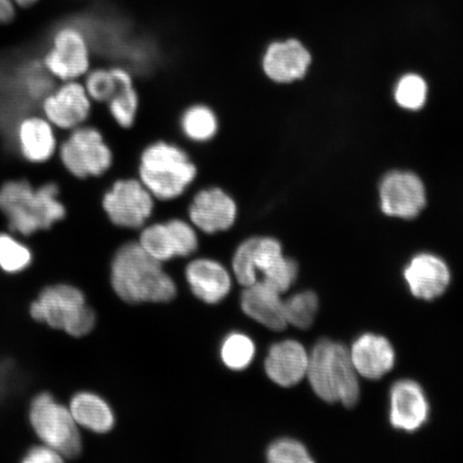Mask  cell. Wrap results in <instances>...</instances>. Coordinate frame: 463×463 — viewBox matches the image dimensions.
Segmentation results:
<instances>
[{"mask_svg": "<svg viewBox=\"0 0 463 463\" xmlns=\"http://www.w3.org/2000/svg\"><path fill=\"white\" fill-rule=\"evenodd\" d=\"M112 287L129 304L167 303L176 297L175 282L138 242L118 249L112 262Z\"/></svg>", "mask_w": 463, "mask_h": 463, "instance_id": "cell-1", "label": "cell"}, {"mask_svg": "<svg viewBox=\"0 0 463 463\" xmlns=\"http://www.w3.org/2000/svg\"><path fill=\"white\" fill-rule=\"evenodd\" d=\"M54 183L34 189L27 181H11L0 187V211L10 229L24 236L48 230L66 216V208L57 196Z\"/></svg>", "mask_w": 463, "mask_h": 463, "instance_id": "cell-2", "label": "cell"}, {"mask_svg": "<svg viewBox=\"0 0 463 463\" xmlns=\"http://www.w3.org/2000/svg\"><path fill=\"white\" fill-rule=\"evenodd\" d=\"M312 390L322 401L354 407L360 399V383L350 351L344 345L322 339L309 356L307 370Z\"/></svg>", "mask_w": 463, "mask_h": 463, "instance_id": "cell-3", "label": "cell"}, {"mask_svg": "<svg viewBox=\"0 0 463 463\" xmlns=\"http://www.w3.org/2000/svg\"><path fill=\"white\" fill-rule=\"evenodd\" d=\"M196 167L175 145L155 143L144 150L140 178L149 193L159 200H173L194 181Z\"/></svg>", "mask_w": 463, "mask_h": 463, "instance_id": "cell-4", "label": "cell"}, {"mask_svg": "<svg viewBox=\"0 0 463 463\" xmlns=\"http://www.w3.org/2000/svg\"><path fill=\"white\" fill-rule=\"evenodd\" d=\"M29 312L33 320L77 338L89 335L96 324L95 312L87 306L82 291L69 285L45 288Z\"/></svg>", "mask_w": 463, "mask_h": 463, "instance_id": "cell-5", "label": "cell"}, {"mask_svg": "<svg viewBox=\"0 0 463 463\" xmlns=\"http://www.w3.org/2000/svg\"><path fill=\"white\" fill-rule=\"evenodd\" d=\"M29 420L42 442L58 451L63 458H77L82 453L79 425L71 410L58 403L50 393H40L33 399Z\"/></svg>", "mask_w": 463, "mask_h": 463, "instance_id": "cell-6", "label": "cell"}, {"mask_svg": "<svg viewBox=\"0 0 463 463\" xmlns=\"http://www.w3.org/2000/svg\"><path fill=\"white\" fill-rule=\"evenodd\" d=\"M61 159L75 177L100 176L112 165V152L99 131L78 127L61 147Z\"/></svg>", "mask_w": 463, "mask_h": 463, "instance_id": "cell-7", "label": "cell"}, {"mask_svg": "<svg viewBox=\"0 0 463 463\" xmlns=\"http://www.w3.org/2000/svg\"><path fill=\"white\" fill-rule=\"evenodd\" d=\"M43 65L52 77L65 82L82 77L90 68L86 34L78 26L58 28Z\"/></svg>", "mask_w": 463, "mask_h": 463, "instance_id": "cell-8", "label": "cell"}, {"mask_svg": "<svg viewBox=\"0 0 463 463\" xmlns=\"http://www.w3.org/2000/svg\"><path fill=\"white\" fill-rule=\"evenodd\" d=\"M154 196L137 179L116 182L104 195L103 208L111 222L121 228H141L152 216Z\"/></svg>", "mask_w": 463, "mask_h": 463, "instance_id": "cell-9", "label": "cell"}, {"mask_svg": "<svg viewBox=\"0 0 463 463\" xmlns=\"http://www.w3.org/2000/svg\"><path fill=\"white\" fill-rule=\"evenodd\" d=\"M283 258L279 241L271 237H252L235 251L233 271L236 280L245 288L262 281Z\"/></svg>", "mask_w": 463, "mask_h": 463, "instance_id": "cell-10", "label": "cell"}, {"mask_svg": "<svg viewBox=\"0 0 463 463\" xmlns=\"http://www.w3.org/2000/svg\"><path fill=\"white\" fill-rule=\"evenodd\" d=\"M382 211L387 216L412 219L426 205V191L419 176L409 172H392L380 187Z\"/></svg>", "mask_w": 463, "mask_h": 463, "instance_id": "cell-11", "label": "cell"}, {"mask_svg": "<svg viewBox=\"0 0 463 463\" xmlns=\"http://www.w3.org/2000/svg\"><path fill=\"white\" fill-rule=\"evenodd\" d=\"M44 118L61 129H75L83 124L90 112V98L83 85L67 80L43 98Z\"/></svg>", "mask_w": 463, "mask_h": 463, "instance_id": "cell-12", "label": "cell"}, {"mask_svg": "<svg viewBox=\"0 0 463 463\" xmlns=\"http://www.w3.org/2000/svg\"><path fill=\"white\" fill-rule=\"evenodd\" d=\"M390 421L395 430L414 432L430 418V402L422 387L412 380L392 385L390 396Z\"/></svg>", "mask_w": 463, "mask_h": 463, "instance_id": "cell-13", "label": "cell"}, {"mask_svg": "<svg viewBox=\"0 0 463 463\" xmlns=\"http://www.w3.org/2000/svg\"><path fill=\"white\" fill-rule=\"evenodd\" d=\"M191 222L207 234L229 230L234 224L237 207L233 199L219 188L200 191L189 208Z\"/></svg>", "mask_w": 463, "mask_h": 463, "instance_id": "cell-14", "label": "cell"}, {"mask_svg": "<svg viewBox=\"0 0 463 463\" xmlns=\"http://www.w3.org/2000/svg\"><path fill=\"white\" fill-rule=\"evenodd\" d=\"M403 277L415 298L432 300L447 291L450 273L441 258L430 253H420L405 266Z\"/></svg>", "mask_w": 463, "mask_h": 463, "instance_id": "cell-15", "label": "cell"}, {"mask_svg": "<svg viewBox=\"0 0 463 463\" xmlns=\"http://www.w3.org/2000/svg\"><path fill=\"white\" fill-rule=\"evenodd\" d=\"M311 63V56L298 40L271 43L263 57L266 75L277 83H291L305 77Z\"/></svg>", "mask_w": 463, "mask_h": 463, "instance_id": "cell-16", "label": "cell"}, {"mask_svg": "<svg viewBox=\"0 0 463 463\" xmlns=\"http://www.w3.org/2000/svg\"><path fill=\"white\" fill-rule=\"evenodd\" d=\"M309 355L298 341L285 340L271 345L265 372L274 383L291 387L299 383L308 370Z\"/></svg>", "mask_w": 463, "mask_h": 463, "instance_id": "cell-17", "label": "cell"}, {"mask_svg": "<svg viewBox=\"0 0 463 463\" xmlns=\"http://www.w3.org/2000/svg\"><path fill=\"white\" fill-rule=\"evenodd\" d=\"M356 373L369 380H378L390 373L395 364V350L383 335L364 334L350 351Z\"/></svg>", "mask_w": 463, "mask_h": 463, "instance_id": "cell-18", "label": "cell"}, {"mask_svg": "<svg viewBox=\"0 0 463 463\" xmlns=\"http://www.w3.org/2000/svg\"><path fill=\"white\" fill-rule=\"evenodd\" d=\"M186 279L195 297L210 305L222 302L232 288L229 271L211 259H198L189 263Z\"/></svg>", "mask_w": 463, "mask_h": 463, "instance_id": "cell-19", "label": "cell"}, {"mask_svg": "<svg viewBox=\"0 0 463 463\" xmlns=\"http://www.w3.org/2000/svg\"><path fill=\"white\" fill-rule=\"evenodd\" d=\"M280 293L262 281L246 287L241 294L242 311L252 320L262 324L271 331L280 332L286 329L285 310Z\"/></svg>", "mask_w": 463, "mask_h": 463, "instance_id": "cell-20", "label": "cell"}, {"mask_svg": "<svg viewBox=\"0 0 463 463\" xmlns=\"http://www.w3.org/2000/svg\"><path fill=\"white\" fill-rule=\"evenodd\" d=\"M16 137L23 157L32 164H43L55 153L53 125L45 118L28 116L21 120Z\"/></svg>", "mask_w": 463, "mask_h": 463, "instance_id": "cell-21", "label": "cell"}, {"mask_svg": "<svg viewBox=\"0 0 463 463\" xmlns=\"http://www.w3.org/2000/svg\"><path fill=\"white\" fill-rule=\"evenodd\" d=\"M71 412L77 424L92 432L107 433L113 430L115 416L109 403L96 393L79 392L71 399Z\"/></svg>", "mask_w": 463, "mask_h": 463, "instance_id": "cell-22", "label": "cell"}, {"mask_svg": "<svg viewBox=\"0 0 463 463\" xmlns=\"http://www.w3.org/2000/svg\"><path fill=\"white\" fill-rule=\"evenodd\" d=\"M112 72L118 80V89L109 101V112L113 118L123 128H130L136 120L137 112V95L133 87L130 74L124 69L115 68Z\"/></svg>", "mask_w": 463, "mask_h": 463, "instance_id": "cell-23", "label": "cell"}, {"mask_svg": "<svg viewBox=\"0 0 463 463\" xmlns=\"http://www.w3.org/2000/svg\"><path fill=\"white\" fill-rule=\"evenodd\" d=\"M256 355V345L249 335L231 333L220 347V356L229 369L241 372L250 366Z\"/></svg>", "mask_w": 463, "mask_h": 463, "instance_id": "cell-24", "label": "cell"}, {"mask_svg": "<svg viewBox=\"0 0 463 463\" xmlns=\"http://www.w3.org/2000/svg\"><path fill=\"white\" fill-rule=\"evenodd\" d=\"M182 129L190 140L206 142L215 137L218 121L215 113L205 106H194L184 112Z\"/></svg>", "mask_w": 463, "mask_h": 463, "instance_id": "cell-25", "label": "cell"}, {"mask_svg": "<svg viewBox=\"0 0 463 463\" xmlns=\"http://www.w3.org/2000/svg\"><path fill=\"white\" fill-rule=\"evenodd\" d=\"M286 321L288 324L299 328H309L315 322L318 310V298L312 291L294 294L283 302Z\"/></svg>", "mask_w": 463, "mask_h": 463, "instance_id": "cell-26", "label": "cell"}, {"mask_svg": "<svg viewBox=\"0 0 463 463\" xmlns=\"http://www.w3.org/2000/svg\"><path fill=\"white\" fill-rule=\"evenodd\" d=\"M138 244L144 249L145 252L161 263L176 257L166 223H156L144 229Z\"/></svg>", "mask_w": 463, "mask_h": 463, "instance_id": "cell-27", "label": "cell"}, {"mask_svg": "<svg viewBox=\"0 0 463 463\" xmlns=\"http://www.w3.org/2000/svg\"><path fill=\"white\" fill-rule=\"evenodd\" d=\"M32 251L14 236L0 233V269L5 273H20L31 265Z\"/></svg>", "mask_w": 463, "mask_h": 463, "instance_id": "cell-28", "label": "cell"}, {"mask_svg": "<svg viewBox=\"0 0 463 463\" xmlns=\"http://www.w3.org/2000/svg\"><path fill=\"white\" fill-rule=\"evenodd\" d=\"M427 84L425 80L418 74L404 75L399 80L396 90L395 99L402 108L410 109V111H418L427 99Z\"/></svg>", "mask_w": 463, "mask_h": 463, "instance_id": "cell-29", "label": "cell"}, {"mask_svg": "<svg viewBox=\"0 0 463 463\" xmlns=\"http://www.w3.org/2000/svg\"><path fill=\"white\" fill-rule=\"evenodd\" d=\"M266 457L271 463H311L308 450L297 439H279L269 445Z\"/></svg>", "mask_w": 463, "mask_h": 463, "instance_id": "cell-30", "label": "cell"}, {"mask_svg": "<svg viewBox=\"0 0 463 463\" xmlns=\"http://www.w3.org/2000/svg\"><path fill=\"white\" fill-rule=\"evenodd\" d=\"M170 231L176 257H189L199 247L198 236L189 223L181 219H172L166 222Z\"/></svg>", "mask_w": 463, "mask_h": 463, "instance_id": "cell-31", "label": "cell"}, {"mask_svg": "<svg viewBox=\"0 0 463 463\" xmlns=\"http://www.w3.org/2000/svg\"><path fill=\"white\" fill-rule=\"evenodd\" d=\"M84 87L90 99L98 102H109L118 89V80H116L112 71L97 69L87 75Z\"/></svg>", "mask_w": 463, "mask_h": 463, "instance_id": "cell-32", "label": "cell"}, {"mask_svg": "<svg viewBox=\"0 0 463 463\" xmlns=\"http://www.w3.org/2000/svg\"><path fill=\"white\" fill-rule=\"evenodd\" d=\"M298 276V265L293 259L283 258L276 269L262 282L276 289L278 293H285L293 286Z\"/></svg>", "mask_w": 463, "mask_h": 463, "instance_id": "cell-33", "label": "cell"}, {"mask_svg": "<svg viewBox=\"0 0 463 463\" xmlns=\"http://www.w3.org/2000/svg\"><path fill=\"white\" fill-rule=\"evenodd\" d=\"M65 458L58 451L44 444L29 449L23 458L24 463H60Z\"/></svg>", "mask_w": 463, "mask_h": 463, "instance_id": "cell-34", "label": "cell"}, {"mask_svg": "<svg viewBox=\"0 0 463 463\" xmlns=\"http://www.w3.org/2000/svg\"><path fill=\"white\" fill-rule=\"evenodd\" d=\"M14 15V0H0V23H9Z\"/></svg>", "mask_w": 463, "mask_h": 463, "instance_id": "cell-35", "label": "cell"}, {"mask_svg": "<svg viewBox=\"0 0 463 463\" xmlns=\"http://www.w3.org/2000/svg\"><path fill=\"white\" fill-rule=\"evenodd\" d=\"M14 3L21 5V7H31V5L36 4L38 0H14Z\"/></svg>", "mask_w": 463, "mask_h": 463, "instance_id": "cell-36", "label": "cell"}]
</instances>
